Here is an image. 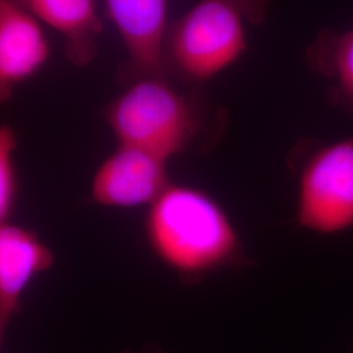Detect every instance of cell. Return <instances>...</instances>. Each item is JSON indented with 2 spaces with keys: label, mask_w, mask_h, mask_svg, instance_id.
<instances>
[{
  "label": "cell",
  "mask_w": 353,
  "mask_h": 353,
  "mask_svg": "<svg viewBox=\"0 0 353 353\" xmlns=\"http://www.w3.org/2000/svg\"><path fill=\"white\" fill-rule=\"evenodd\" d=\"M144 234L156 258L183 278L249 265L227 211L196 188L172 183L148 207Z\"/></svg>",
  "instance_id": "cell-1"
},
{
  "label": "cell",
  "mask_w": 353,
  "mask_h": 353,
  "mask_svg": "<svg viewBox=\"0 0 353 353\" xmlns=\"http://www.w3.org/2000/svg\"><path fill=\"white\" fill-rule=\"evenodd\" d=\"M270 0H199L169 24L165 75L202 84L237 63L249 49L248 29L265 20Z\"/></svg>",
  "instance_id": "cell-2"
},
{
  "label": "cell",
  "mask_w": 353,
  "mask_h": 353,
  "mask_svg": "<svg viewBox=\"0 0 353 353\" xmlns=\"http://www.w3.org/2000/svg\"><path fill=\"white\" fill-rule=\"evenodd\" d=\"M103 119L118 145L137 148L169 161L189 151L204 131L201 100L181 92L168 76H145L127 88L103 110Z\"/></svg>",
  "instance_id": "cell-3"
},
{
  "label": "cell",
  "mask_w": 353,
  "mask_h": 353,
  "mask_svg": "<svg viewBox=\"0 0 353 353\" xmlns=\"http://www.w3.org/2000/svg\"><path fill=\"white\" fill-rule=\"evenodd\" d=\"M288 165L297 183V228L319 234L353 228V135L331 143L303 138Z\"/></svg>",
  "instance_id": "cell-4"
},
{
  "label": "cell",
  "mask_w": 353,
  "mask_h": 353,
  "mask_svg": "<svg viewBox=\"0 0 353 353\" xmlns=\"http://www.w3.org/2000/svg\"><path fill=\"white\" fill-rule=\"evenodd\" d=\"M166 165L151 153L118 145L92 176L90 199L108 208L150 207L172 185Z\"/></svg>",
  "instance_id": "cell-5"
},
{
  "label": "cell",
  "mask_w": 353,
  "mask_h": 353,
  "mask_svg": "<svg viewBox=\"0 0 353 353\" xmlns=\"http://www.w3.org/2000/svg\"><path fill=\"white\" fill-rule=\"evenodd\" d=\"M106 12L123 42L127 63L121 76L131 83L165 75L163 48L168 29V0H105Z\"/></svg>",
  "instance_id": "cell-6"
},
{
  "label": "cell",
  "mask_w": 353,
  "mask_h": 353,
  "mask_svg": "<svg viewBox=\"0 0 353 353\" xmlns=\"http://www.w3.org/2000/svg\"><path fill=\"white\" fill-rule=\"evenodd\" d=\"M42 23L13 0H0V99L39 72L50 58Z\"/></svg>",
  "instance_id": "cell-7"
},
{
  "label": "cell",
  "mask_w": 353,
  "mask_h": 353,
  "mask_svg": "<svg viewBox=\"0 0 353 353\" xmlns=\"http://www.w3.org/2000/svg\"><path fill=\"white\" fill-rule=\"evenodd\" d=\"M54 252L29 228L4 223L0 227V336L20 312L28 287L54 265Z\"/></svg>",
  "instance_id": "cell-8"
},
{
  "label": "cell",
  "mask_w": 353,
  "mask_h": 353,
  "mask_svg": "<svg viewBox=\"0 0 353 353\" xmlns=\"http://www.w3.org/2000/svg\"><path fill=\"white\" fill-rule=\"evenodd\" d=\"M39 23L58 32L64 41L68 63L85 67L99 52L103 24L96 0H13Z\"/></svg>",
  "instance_id": "cell-9"
},
{
  "label": "cell",
  "mask_w": 353,
  "mask_h": 353,
  "mask_svg": "<svg viewBox=\"0 0 353 353\" xmlns=\"http://www.w3.org/2000/svg\"><path fill=\"white\" fill-rule=\"evenodd\" d=\"M305 64L327 83L328 102L353 114V26L319 30L305 51Z\"/></svg>",
  "instance_id": "cell-10"
},
{
  "label": "cell",
  "mask_w": 353,
  "mask_h": 353,
  "mask_svg": "<svg viewBox=\"0 0 353 353\" xmlns=\"http://www.w3.org/2000/svg\"><path fill=\"white\" fill-rule=\"evenodd\" d=\"M17 135L12 127H0V223H10L19 198V170L16 164Z\"/></svg>",
  "instance_id": "cell-11"
}]
</instances>
